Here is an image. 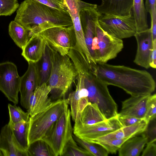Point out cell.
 I'll list each match as a JSON object with an SVG mask.
<instances>
[{
    "label": "cell",
    "mask_w": 156,
    "mask_h": 156,
    "mask_svg": "<svg viewBox=\"0 0 156 156\" xmlns=\"http://www.w3.org/2000/svg\"><path fill=\"white\" fill-rule=\"evenodd\" d=\"M92 72L108 85L119 87L131 96L151 94L156 83L148 71L124 65L97 64Z\"/></svg>",
    "instance_id": "obj_1"
},
{
    "label": "cell",
    "mask_w": 156,
    "mask_h": 156,
    "mask_svg": "<svg viewBox=\"0 0 156 156\" xmlns=\"http://www.w3.org/2000/svg\"><path fill=\"white\" fill-rule=\"evenodd\" d=\"M14 20L29 32L35 27L47 22L65 27L73 25L66 10H58L34 0H24L21 3Z\"/></svg>",
    "instance_id": "obj_2"
},
{
    "label": "cell",
    "mask_w": 156,
    "mask_h": 156,
    "mask_svg": "<svg viewBox=\"0 0 156 156\" xmlns=\"http://www.w3.org/2000/svg\"><path fill=\"white\" fill-rule=\"evenodd\" d=\"M47 44L49 48L52 64L50 76L47 83L51 88L50 97L55 101L65 99L76 79L78 72L68 55H61Z\"/></svg>",
    "instance_id": "obj_3"
},
{
    "label": "cell",
    "mask_w": 156,
    "mask_h": 156,
    "mask_svg": "<svg viewBox=\"0 0 156 156\" xmlns=\"http://www.w3.org/2000/svg\"><path fill=\"white\" fill-rule=\"evenodd\" d=\"M76 66L84 76L89 102L96 104L107 119L116 116L117 105L110 94L108 85L82 64L77 63Z\"/></svg>",
    "instance_id": "obj_4"
},
{
    "label": "cell",
    "mask_w": 156,
    "mask_h": 156,
    "mask_svg": "<svg viewBox=\"0 0 156 156\" xmlns=\"http://www.w3.org/2000/svg\"><path fill=\"white\" fill-rule=\"evenodd\" d=\"M30 37L38 35L46 43L62 55H67L76 42L73 26L65 27L51 23H44L32 28L29 32Z\"/></svg>",
    "instance_id": "obj_5"
},
{
    "label": "cell",
    "mask_w": 156,
    "mask_h": 156,
    "mask_svg": "<svg viewBox=\"0 0 156 156\" xmlns=\"http://www.w3.org/2000/svg\"><path fill=\"white\" fill-rule=\"evenodd\" d=\"M68 105L67 99L54 101L45 110L30 117L28 134L29 145L44 137Z\"/></svg>",
    "instance_id": "obj_6"
},
{
    "label": "cell",
    "mask_w": 156,
    "mask_h": 156,
    "mask_svg": "<svg viewBox=\"0 0 156 156\" xmlns=\"http://www.w3.org/2000/svg\"><path fill=\"white\" fill-rule=\"evenodd\" d=\"M124 47L123 41L104 31L98 22L93 37L90 55L97 64L106 63L115 58Z\"/></svg>",
    "instance_id": "obj_7"
},
{
    "label": "cell",
    "mask_w": 156,
    "mask_h": 156,
    "mask_svg": "<svg viewBox=\"0 0 156 156\" xmlns=\"http://www.w3.org/2000/svg\"><path fill=\"white\" fill-rule=\"evenodd\" d=\"M67 106L42 139L53 151L55 156H62L67 143L73 137L70 109Z\"/></svg>",
    "instance_id": "obj_8"
},
{
    "label": "cell",
    "mask_w": 156,
    "mask_h": 156,
    "mask_svg": "<svg viewBox=\"0 0 156 156\" xmlns=\"http://www.w3.org/2000/svg\"><path fill=\"white\" fill-rule=\"evenodd\" d=\"M98 22L104 31L120 39L134 36L136 32L132 10L131 13L127 16L101 14Z\"/></svg>",
    "instance_id": "obj_9"
},
{
    "label": "cell",
    "mask_w": 156,
    "mask_h": 156,
    "mask_svg": "<svg viewBox=\"0 0 156 156\" xmlns=\"http://www.w3.org/2000/svg\"><path fill=\"white\" fill-rule=\"evenodd\" d=\"M20 81L15 64L9 61L0 63V90L15 105L18 103Z\"/></svg>",
    "instance_id": "obj_10"
},
{
    "label": "cell",
    "mask_w": 156,
    "mask_h": 156,
    "mask_svg": "<svg viewBox=\"0 0 156 156\" xmlns=\"http://www.w3.org/2000/svg\"><path fill=\"white\" fill-rule=\"evenodd\" d=\"M123 127L117 115L94 124L81 125L75 124L73 134L78 137L88 142L107 135Z\"/></svg>",
    "instance_id": "obj_11"
},
{
    "label": "cell",
    "mask_w": 156,
    "mask_h": 156,
    "mask_svg": "<svg viewBox=\"0 0 156 156\" xmlns=\"http://www.w3.org/2000/svg\"><path fill=\"white\" fill-rule=\"evenodd\" d=\"M63 4L65 10L69 13L72 20L75 34V46L80 49H85L87 45L81 24L80 12L84 8H96L98 5L81 0H63Z\"/></svg>",
    "instance_id": "obj_12"
},
{
    "label": "cell",
    "mask_w": 156,
    "mask_h": 156,
    "mask_svg": "<svg viewBox=\"0 0 156 156\" xmlns=\"http://www.w3.org/2000/svg\"><path fill=\"white\" fill-rule=\"evenodd\" d=\"M75 90L69 93L67 99L70 106L71 117L75 124L79 123L82 111L89 103L88 92L84 84L83 75L78 72Z\"/></svg>",
    "instance_id": "obj_13"
},
{
    "label": "cell",
    "mask_w": 156,
    "mask_h": 156,
    "mask_svg": "<svg viewBox=\"0 0 156 156\" xmlns=\"http://www.w3.org/2000/svg\"><path fill=\"white\" fill-rule=\"evenodd\" d=\"M27 69L20 77V103L27 110L30 98L35 89L39 85V76L37 63L29 62Z\"/></svg>",
    "instance_id": "obj_14"
},
{
    "label": "cell",
    "mask_w": 156,
    "mask_h": 156,
    "mask_svg": "<svg viewBox=\"0 0 156 156\" xmlns=\"http://www.w3.org/2000/svg\"><path fill=\"white\" fill-rule=\"evenodd\" d=\"M134 36L137 42V49L134 62L148 69L150 67V58L153 49L151 29L148 28L142 31L136 32Z\"/></svg>",
    "instance_id": "obj_15"
},
{
    "label": "cell",
    "mask_w": 156,
    "mask_h": 156,
    "mask_svg": "<svg viewBox=\"0 0 156 156\" xmlns=\"http://www.w3.org/2000/svg\"><path fill=\"white\" fill-rule=\"evenodd\" d=\"M51 90V87L46 83L35 88L29 100L27 110L30 117L44 110L51 105L53 101L49 97Z\"/></svg>",
    "instance_id": "obj_16"
},
{
    "label": "cell",
    "mask_w": 156,
    "mask_h": 156,
    "mask_svg": "<svg viewBox=\"0 0 156 156\" xmlns=\"http://www.w3.org/2000/svg\"><path fill=\"white\" fill-rule=\"evenodd\" d=\"M101 15L96 8H85L80 12L81 24L86 43L90 54L93 38L95 33L96 25Z\"/></svg>",
    "instance_id": "obj_17"
},
{
    "label": "cell",
    "mask_w": 156,
    "mask_h": 156,
    "mask_svg": "<svg viewBox=\"0 0 156 156\" xmlns=\"http://www.w3.org/2000/svg\"><path fill=\"white\" fill-rule=\"evenodd\" d=\"M151 94L131 96L122 101L121 110L118 114L144 119Z\"/></svg>",
    "instance_id": "obj_18"
},
{
    "label": "cell",
    "mask_w": 156,
    "mask_h": 156,
    "mask_svg": "<svg viewBox=\"0 0 156 156\" xmlns=\"http://www.w3.org/2000/svg\"><path fill=\"white\" fill-rule=\"evenodd\" d=\"M0 151L4 156H28L27 151L22 149L15 140L8 124L1 130Z\"/></svg>",
    "instance_id": "obj_19"
},
{
    "label": "cell",
    "mask_w": 156,
    "mask_h": 156,
    "mask_svg": "<svg viewBox=\"0 0 156 156\" xmlns=\"http://www.w3.org/2000/svg\"><path fill=\"white\" fill-rule=\"evenodd\" d=\"M96 9L100 14L127 16L132 12L133 0H101Z\"/></svg>",
    "instance_id": "obj_20"
},
{
    "label": "cell",
    "mask_w": 156,
    "mask_h": 156,
    "mask_svg": "<svg viewBox=\"0 0 156 156\" xmlns=\"http://www.w3.org/2000/svg\"><path fill=\"white\" fill-rule=\"evenodd\" d=\"M46 45V42L42 37L32 35L22 49L21 55L28 62H37L41 58Z\"/></svg>",
    "instance_id": "obj_21"
},
{
    "label": "cell",
    "mask_w": 156,
    "mask_h": 156,
    "mask_svg": "<svg viewBox=\"0 0 156 156\" xmlns=\"http://www.w3.org/2000/svg\"><path fill=\"white\" fill-rule=\"evenodd\" d=\"M148 123L144 120L133 125L123 127L107 135L98 138L89 142L95 143L107 140L131 137L141 133L145 130Z\"/></svg>",
    "instance_id": "obj_22"
},
{
    "label": "cell",
    "mask_w": 156,
    "mask_h": 156,
    "mask_svg": "<svg viewBox=\"0 0 156 156\" xmlns=\"http://www.w3.org/2000/svg\"><path fill=\"white\" fill-rule=\"evenodd\" d=\"M141 136H134L126 140L119 149V156H138L147 142L144 132Z\"/></svg>",
    "instance_id": "obj_23"
},
{
    "label": "cell",
    "mask_w": 156,
    "mask_h": 156,
    "mask_svg": "<svg viewBox=\"0 0 156 156\" xmlns=\"http://www.w3.org/2000/svg\"><path fill=\"white\" fill-rule=\"evenodd\" d=\"M29 123L30 120L15 123H8L12 130L15 140L22 149L26 151L29 145L28 134Z\"/></svg>",
    "instance_id": "obj_24"
},
{
    "label": "cell",
    "mask_w": 156,
    "mask_h": 156,
    "mask_svg": "<svg viewBox=\"0 0 156 156\" xmlns=\"http://www.w3.org/2000/svg\"><path fill=\"white\" fill-rule=\"evenodd\" d=\"M106 119L98 106L89 102L82 111L79 123L77 124L91 125Z\"/></svg>",
    "instance_id": "obj_25"
},
{
    "label": "cell",
    "mask_w": 156,
    "mask_h": 156,
    "mask_svg": "<svg viewBox=\"0 0 156 156\" xmlns=\"http://www.w3.org/2000/svg\"><path fill=\"white\" fill-rule=\"evenodd\" d=\"M8 31L10 36L15 44L22 49L30 38L29 31L14 20L9 23Z\"/></svg>",
    "instance_id": "obj_26"
},
{
    "label": "cell",
    "mask_w": 156,
    "mask_h": 156,
    "mask_svg": "<svg viewBox=\"0 0 156 156\" xmlns=\"http://www.w3.org/2000/svg\"><path fill=\"white\" fill-rule=\"evenodd\" d=\"M36 63L39 74V85L44 83H47L50 76L52 64L49 48L46 43L41 58Z\"/></svg>",
    "instance_id": "obj_27"
},
{
    "label": "cell",
    "mask_w": 156,
    "mask_h": 156,
    "mask_svg": "<svg viewBox=\"0 0 156 156\" xmlns=\"http://www.w3.org/2000/svg\"><path fill=\"white\" fill-rule=\"evenodd\" d=\"M132 10L135 21L136 32L142 31L149 28L147 12L144 0H133Z\"/></svg>",
    "instance_id": "obj_28"
},
{
    "label": "cell",
    "mask_w": 156,
    "mask_h": 156,
    "mask_svg": "<svg viewBox=\"0 0 156 156\" xmlns=\"http://www.w3.org/2000/svg\"><path fill=\"white\" fill-rule=\"evenodd\" d=\"M28 156H55L49 145L42 139L30 144L27 149Z\"/></svg>",
    "instance_id": "obj_29"
},
{
    "label": "cell",
    "mask_w": 156,
    "mask_h": 156,
    "mask_svg": "<svg viewBox=\"0 0 156 156\" xmlns=\"http://www.w3.org/2000/svg\"><path fill=\"white\" fill-rule=\"evenodd\" d=\"M73 137L79 145L89 151L93 156H107L108 155V153L107 151L99 145L87 142L73 134Z\"/></svg>",
    "instance_id": "obj_30"
},
{
    "label": "cell",
    "mask_w": 156,
    "mask_h": 156,
    "mask_svg": "<svg viewBox=\"0 0 156 156\" xmlns=\"http://www.w3.org/2000/svg\"><path fill=\"white\" fill-rule=\"evenodd\" d=\"M62 156H92L93 155L84 148L79 146L72 137L66 145Z\"/></svg>",
    "instance_id": "obj_31"
},
{
    "label": "cell",
    "mask_w": 156,
    "mask_h": 156,
    "mask_svg": "<svg viewBox=\"0 0 156 156\" xmlns=\"http://www.w3.org/2000/svg\"><path fill=\"white\" fill-rule=\"evenodd\" d=\"M16 105L8 104L9 119L8 124H13L22 121H28L30 116L28 112H25Z\"/></svg>",
    "instance_id": "obj_32"
},
{
    "label": "cell",
    "mask_w": 156,
    "mask_h": 156,
    "mask_svg": "<svg viewBox=\"0 0 156 156\" xmlns=\"http://www.w3.org/2000/svg\"><path fill=\"white\" fill-rule=\"evenodd\" d=\"M130 137L122 139H113L98 142L95 144L102 146L108 153L115 154L123 143Z\"/></svg>",
    "instance_id": "obj_33"
},
{
    "label": "cell",
    "mask_w": 156,
    "mask_h": 156,
    "mask_svg": "<svg viewBox=\"0 0 156 156\" xmlns=\"http://www.w3.org/2000/svg\"><path fill=\"white\" fill-rule=\"evenodd\" d=\"M18 0H0V16H9L19 6Z\"/></svg>",
    "instance_id": "obj_34"
},
{
    "label": "cell",
    "mask_w": 156,
    "mask_h": 156,
    "mask_svg": "<svg viewBox=\"0 0 156 156\" xmlns=\"http://www.w3.org/2000/svg\"><path fill=\"white\" fill-rule=\"evenodd\" d=\"M156 94H155L152 95L151 94L149 98L144 121L148 123L150 121L156 118Z\"/></svg>",
    "instance_id": "obj_35"
},
{
    "label": "cell",
    "mask_w": 156,
    "mask_h": 156,
    "mask_svg": "<svg viewBox=\"0 0 156 156\" xmlns=\"http://www.w3.org/2000/svg\"><path fill=\"white\" fill-rule=\"evenodd\" d=\"M145 7L151 18V29L152 33L156 32V0H145Z\"/></svg>",
    "instance_id": "obj_36"
},
{
    "label": "cell",
    "mask_w": 156,
    "mask_h": 156,
    "mask_svg": "<svg viewBox=\"0 0 156 156\" xmlns=\"http://www.w3.org/2000/svg\"><path fill=\"white\" fill-rule=\"evenodd\" d=\"M156 118L150 121L144 132L147 138V142L156 140Z\"/></svg>",
    "instance_id": "obj_37"
},
{
    "label": "cell",
    "mask_w": 156,
    "mask_h": 156,
    "mask_svg": "<svg viewBox=\"0 0 156 156\" xmlns=\"http://www.w3.org/2000/svg\"><path fill=\"white\" fill-rule=\"evenodd\" d=\"M117 116L120 122L123 127L128 126L141 122L144 120L143 119L137 118L133 116L120 115L118 113Z\"/></svg>",
    "instance_id": "obj_38"
},
{
    "label": "cell",
    "mask_w": 156,
    "mask_h": 156,
    "mask_svg": "<svg viewBox=\"0 0 156 156\" xmlns=\"http://www.w3.org/2000/svg\"><path fill=\"white\" fill-rule=\"evenodd\" d=\"M34 0L58 10H66L64 6L63 0Z\"/></svg>",
    "instance_id": "obj_39"
},
{
    "label": "cell",
    "mask_w": 156,
    "mask_h": 156,
    "mask_svg": "<svg viewBox=\"0 0 156 156\" xmlns=\"http://www.w3.org/2000/svg\"><path fill=\"white\" fill-rule=\"evenodd\" d=\"M156 140L147 143V146L143 151L142 156H156Z\"/></svg>",
    "instance_id": "obj_40"
},
{
    "label": "cell",
    "mask_w": 156,
    "mask_h": 156,
    "mask_svg": "<svg viewBox=\"0 0 156 156\" xmlns=\"http://www.w3.org/2000/svg\"><path fill=\"white\" fill-rule=\"evenodd\" d=\"M150 66L153 68H156V40L153 41V49L151 56Z\"/></svg>",
    "instance_id": "obj_41"
},
{
    "label": "cell",
    "mask_w": 156,
    "mask_h": 156,
    "mask_svg": "<svg viewBox=\"0 0 156 156\" xmlns=\"http://www.w3.org/2000/svg\"><path fill=\"white\" fill-rule=\"evenodd\" d=\"M3 156L2 154V152H1V151H0V156Z\"/></svg>",
    "instance_id": "obj_42"
}]
</instances>
